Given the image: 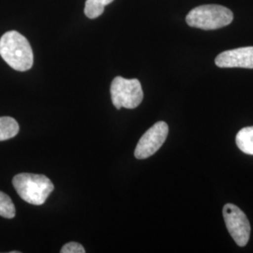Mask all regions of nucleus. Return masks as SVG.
<instances>
[{
  "mask_svg": "<svg viewBox=\"0 0 253 253\" xmlns=\"http://www.w3.org/2000/svg\"><path fill=\"white\" fill-rule=\"evenodd\" d=\"M0 55L10 68L18 72L30 70L34 61L33 51L27 38L14 30L1 37Z\"/></svg>",
  "mask_w": 253,
  "mask_h": 253,
  "instance_id": "nucleus-1",
  "label": "nucleus"
},
{
  "mask_svg": "<svg viewBox=\"0 0 253 253\" xmlns=\"http://www.w3.org/2000/svg\"><path fill=\"white\" fill-rule=\"evenodd\" d=\"M12 185L22 199L34 206L43 205L54 189L53 183L45 175L27 172L16 174Z\"/></svg>",
  "mask_w": 253,
  "mask_h": 253,
  "instance_id": "nucleus-2",
  "label": "nucleus"
},
{
  "mask_svg": "<svg viewBox=\"0 0 253 253\" xmlns=\"http://www.w3.org/2000/svg\"><path fill=\"white\" fill-rule=\"evenodd\" d=\"M234 20L231 9L219 5H203L191 9L186 17L191 27L213 30L230 25Z\"/></svg>",
  "mask_w": 253,
  "mask_h": 253,
  "instance_id": "nucleus-3",
  "label": "nucleus"
},
{
  "mask_svg": "<svg viewBox=\"0 0 253 253\" xmlns=\"http://www.w3.org/2000/svg\"><path fill=\"white\" fill-rule=\"evenodd\" d=\"M111 98L116 108L134 109L144 99L141 83L137 79L116 77L111 84Z\"/></svg>",
  "mask_w": 253,
  "mask_h": 253,
  "instance_id": "nucleus-4",
  "label": "nucleus"
},
{
  "mask_svg": "<svg viewBox=\"0 0 253 253\" xmlns=\"http://www.w3.org/2000/svg\"><path fill=\"white\" fill-rule=\"evenodd\" d=\"M222 215L227 230L235 243L245 247L251 236V224L244 212L233 204H227L222 209Z\"/></svg>",
  "mask_w": 253,
  "mask_h": 253,
  "instance_id": "nucleus-5",
  "label": "nucleus"
},
{
  "mask_svg": "<svg viewBox=\"0 0 253 253\" xmlns=\"http://www.w3.org/2000/svg\"><path fill=\"white\" fill-rule=\"evenodd\" d=\"M169 132V126L163 122H157L141 137L136 146L134 156L138 160L151 157L163 146Z\"/></svg>",
  "mask_w": 253,
  "mask_h": 253,
  "instance_id": "nucleus-6",
  "label": "nucleus"
},
{
  "mask_svg": "<svg viewBox=\"0 0 253 253\" xmlns=\"http://www.w3.org/2000/svg\"><path fill=\"white\" fill-rule=\"evenodd\" d=\"M215 63L219 68L253 69V46L222 52L216 57Z\"/></svg>",
  "mask_w": 253,
  "mask_h": 253,
  "instance_id": "nucleus-7",
  "label": "nucleus"
},
{
  "mask_svg": "<svg viewBox=\"0 0 253 253\" xmlns=\"http://www.w3.org/2000/svg\"><path fill=\"white\" fill-rule=\"evenodd\" d=\"M236 145L248 155H253V126L243 127L236 134Z\"/></svg>",
  "mask_w": 253,
  "mask_h": 253,
  "instance_id": "nucleus-8",
  "label": "nucleus"
},
{
  "mask_svg": "<svg viewBox=\"0 0 253 253\" xmlns=\"http://www.w3.org/2000/svg\"><path fill=\"white\" fill-rule=\"evenodd\" d=\"M18 122L10 117L0 118V141H6L18 134Z\"/></svg>",
  "mask_w": 253,
  "mask_h": 253,
  "instance_id": "nucleus-9",
  "label": "nucleus"
},
{
  "mask_svg": "<svg viewBox=\"0 0 253 253\" xmlns=\"http://www.w3.org/2000/svg\"><path fill=\"white\" fill-rule=\"evenodd\" d=\"M114 0H86L84 6V14L89 19L98 18L103 11L105 6Z\"/></svg>",
  "mask_w": 253,
  "mask_h": 253,
  "instance_id": "nucleus-10",
  "label": "nucleus"
},
{
  "mask_svg": "<svg viewBox=\"0 0 253 253\" xmlns=\"http://www.w3.org/2000/svg\"><path fill=\"white\" fill-rule=\"evenodd\" d=\"M0 216L5 218L15 217V207L9 196L0 191Z\"/></svg>",
  "mask_w": 253,
  "mask_h": 253,
  "instance_id": "nucleus-11",
  "label": "nucleus"
},
{
  "mask_svg": "<svg viewBox=\"0 0 253 253\" xmlns=\"http://www.w3.org/2000/svg\"><path fill=\"white\" fill-rule=\"evenodd\" d=\"M61 253H84L85 251L84 247L76 242H70L68 244L64 245L60 251Z\"/></svg>",
  "mask_w": 253,
  "mask_h": 253,
  "instance_id": "nucleus-12",
  "label": "nucleus"
}]
</instances>
